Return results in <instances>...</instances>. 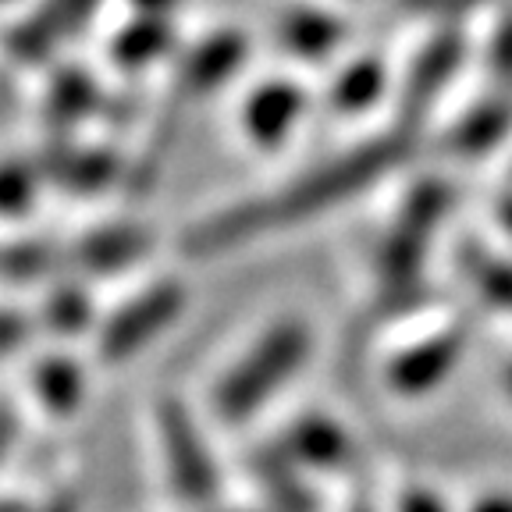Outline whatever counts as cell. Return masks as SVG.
<instances>
[{
  "mask_svg": "<svg viewBox=\"0 0 512 512\" xmlns=\"http://www.w3.org/2000/svg\"><path fill=\"white\" fill-rule=\"evenodd\" d=\"M409 153H413V132L406 128L381 132L352 150L320 160L303 175L288 178L285 185H274L260 196L203 214L182 232L178 249L192 260H210V256L239 249L253 239L281 232V228L328 214V210L349 203L352 196L367 192L384 175H392L402 160H409Z\"/></svg>",
  "mask_w": 512,
  "mask_h": 512,
  "instance_id": "obj_1",
  "label": "cell"
},
{
  "mask_svg": "<svg viewBox=\"0 0 512 512\" xmlns=\"http://www.w3.org/2000/svg\"><path fill=\"white\" fill-rule=\"evenodd\" d=\"M448 207H452V189L441 178H424L406 192V200L374 249V299L363 317V331L384 328L427 299L424 264Z\"/></svg>",
  "mask_w": 512,
  "mask_h": 512,
  "instance_id": "obj_2",
  "label": "cell"
},
{
  "mask_svg": "<svg viewBox=\"0 0 512 512\" xmlns=\"http://www.w3.org/2000/svg\"><path fill=\"white\" fill-rule=\"evenodd\" d=\"M313 335L303 320H278L256 338L232 367L217 377L210 392V409L224 424H242L278 395L281 384L299 374L310 356Z\"/></svg>",
  "mask_w": 512,
  "mask_h": 512,
  "instance_id": "obj_3",
  "label": "cell"
},
{
  "mask_svg": "<svg viewBox=\"0 0 512 512\" xmlns=\"http://www.w3.org/2000/svg\"><path fill=\"white\" fill-rule=\"evenodd\" d=\"M153 427H157L160 463L168 473V488L185 505H210L221 491V470L203 438L192 409L182 399H164L153 409Z\"/></svg>",
  "mask_w": 512,
  "mask_h": 512,
  "instance_id": "obj_4",
  "label": "cell"
},
{
  "mask_svg": "<svg viewBox=\"0 0 512 512\" xmlns=\"http://www.w3.org/2000/svg\"><path fill=\"white\" fill-rule=\"evenodd\" d=\"M182 310H185L182 281L175 278L153 281V285H146L143 292L125 299L118 310L100 320V328H96V356L104 363L132 360L153 338L164 335L182 317Z\"/></svg>",
  "mask_w": 512,
  "mask_h": 512,
  "instance_id": "obj_5",
  "label": "cell"
},
{
  "mask_svg": "<svg viewBox=\"0 0 512 512\" xmlns=\"http://www.w3.org/2000/svg\"><path fill=\"white\" fill-rule=\"evenodd\" d=\"M470 57V40L459 25H441L424 47L416 50V57L409 61L406 75H402L399 89V118L395 128H406L413 132L420 128V121L434 111L441 96L448 93L452 79L459 75V68Z\"/></svg>",
  "mask_w": 512,
  "mask_h": 512,
  "instance_id": "obj_6",
  "label": "cell"
},
{
  "mask_svg": "<svg viewBox=\"0 0 512 512\" xmlns=\"http://www.w3.org/2000/svg\"><path fill=\"white\" fill-rule=\"evenodd\" d=\"M104 0H40L4 36V54L15 64H47L96 18Z\"/></svg>",
  "mask_w": 512,
  "mask_h": 512,
  "instance_id": "obj_7",
  "label": "cell"
},
{
  "mask_svg": "<svg viewBox=\"0 0 512 512\" xmlns=\"http://www.w3.org/2000/svg\"><path fill=\"white\" fill-rule=\"evenodd\" d=\"M466 345H470V328L452 320V324H441L431 335L416 338L406 349H399L384 367V384L392 388L402 399H416V395H427L434 388L452 377V370L463 360Z\"/></svg>",
  "mask_w": 512,
  "mask_h": 512,
  "instance_id": "obj_8",
  "label": "cell"
},
{
  "mask_svg": "<svg viewBox=\"0 0 512 512\" xmlns=\"http://www.w3.org/2000/svg\"><path fill=\"white\" fill-rule=\"evenodd\" d=\"M246 57H249V40L239 29L207 32L203 40H196L192 47H185L178 54L168 96L182 107L196 104V100H207V96H214L217 89H224L242 72Z\"/></svg>",
  "mask_w": 512,
  "mask_h": 512,
  "instance_id": "obj_9",
  "label": "cell"
},
{
  "mask_svg": "<svg viewBox=\"0 0 512 512\" xmlns=\"http://www.w3.org/2000/svg\"><path fill=\"white\" fill-rule=\"evenodd\" d=\"M36 164L50 185L75 196H93L125 178L118 153L107 146H82L72 136H50L47 146L36 153Z\"/></svg>",
  "mask_w": 512,
  "mask_h": 512,
  "instance_id": "obj_10",
  "label": "cell"
},
{
  "mask_svg": "<svg viewBox=\"0 0 512 512\" xmlns=\"http://www.w3.org/2000/svg\"><path fill=\"white\" fill-rule=\"evenodd\" d=\"M306 114V89L296 79L274 75V79L256 82L242 100V136L256 150H278L285 139L299 128Z\"/></svg>",
  "mask_w": 512,
  "mask_h": 512,
  "instance_id": "obj_11",
  "label": "cell"
},
{
  "mask_svg": "<svg viewBox=\"0 0 512 512\" xmlns=\"http://www.w3.org/2000/svg\"><path fill=\"white\" fill-rule=\"evenodd\" d=\"M153 249V235L143 224H100L93 232L79 235L72 246H64V267L86 278H111L146 260Z\"/></svg>",
  "mask_w": 512,
  "mask_h": 512,
  "instance_id": "obj_12",
  "label": "cell"
},
{
  "mask_svg": "<svg viewBox=\"0 0 512 512\" xmlns=\"http://www.w3.org/2000/svg\"><path fill=\"white\" fill-rule=\"evenodd\" d=\"M107 96L93 72L79 68V64H64L50 75L47 89H43V121H47L50 136H72L75 128L89 118L104 114Z\"/></svg>",
  "mask_w": 512,
  "mask_h": 512,
  "instance_id": "obj_13",
  "label": "cell"
},
{
  "mask_svg": "<svg viewBox=\"0 0 512 512\" xmlns=\"http://www.w3.org/2000/svg\"><path fill=\"white\" fill-rule=\"evenodd\" d=\"M512 132V93L477 96L470 107H463L445 132V150L456 157L477 160L495 153Z\"/></svg>",
  "mask_w": 512,
  "mask_h": 512,
  "instance_id": "obj_14",
  "label": "cell"
},
{
  "mask_svg": "<svg viewBox=\"0 0 512 512\" xmlns=\"http://www.w3.org/2000/svg\"><path fill=\"white\" fill-rule=\"evenodd\" d=\"M274 445H278L303 473L338 470V466H345L352 456V441H349V434H345V427L324 413H306V416H299V420H292Z\"/></svg>",
  "mask_w": 512,
  "mask_h": 512,
  "instance_id": "obj_15",
  "label": "cell"
},
{
  "mask_svg": "<svg viewBox=\"0 0 512 512\" xmlns=\"http://www.w3.org/2000/svg\"><path fill=\"white\" fill-rule=\"evenodd\" d=\"M274 36H278V47L288 57H296L303 64H324L328 57L338 54V47L345 43L349 29L338 15H331L328 8H310V4H299V8L281 11L278 25H274Z\"/></svg>",
  "mask_w": 512,
  "mask_h": 512,
  "instance_id": "obj_16",
  "label": "cell"
},
{
  "mask_svg": "<svg viewBox=\"0 0 512 512\" xmlns=\"http://www.w3.org/2000/svg\"><path fill=\"white\" fill-rule=\"evenodd\" d=\"M175 54V22L157 15H132L111 40H107V61L121 75H139L153 64Z\"/></svg>",
  "mask_w": 512,
  "mask_h": 512,
  "instance_id": "obj_17",
  "label": "cell"
},
{
  "mask_svg": "<svg viewBox=\"0 0 512 512\" xmlns=\"http://www.w3.org/2000/svg\"><path fill=\"white\" fill-rule=\"evenodd\" d=\"M384 93H388V64L377 54H363L352 57L335 72L328 86V107L342 118H356V114L381 104Z\"/></svg>",
  "mask_w": 512,
  "mask_h": 512,
  "instance_id": "obj_18",
  "label": "cell"
},
{
  "mask_svg": "<svg viewBox=\"0 0 512 512\" xmlns=\"http://www.w3.org/2000/svg\"><path fill=\"white\" fill-rule=\"evenodd\" d=\"M459 274L466 278L470 292L491 310L512 317V260L488 249L484 242L466 239L459 246Z\"/></svg>",
  "mask_w": 512,
  "mask_h": 512,
  "instance_id": "obj_19",
  "label": "cell"
},
{
  "mask_svg": "<svg viewBox=\"0 0 512 512\" xmlns=\"http://www.w3.org/2000/svg\"><path fill=\"white\" fill-rule=\"evenodd\" d=\"M32 392H36V399H40V406L47 409V413L68 416L82 402L86 377H82V367L72 356L50 352V356H43V360L32 367Z\"/></svg>",
  "mask_w": 512,
  "mask_h": 512,
  "instance_id": "obj_20",
  "label": "cell"
},
{
  "mask_svg": "<svg viewBox=\"0 0 512 512\" xmlns=\"http://www.w3.org/2000/svg\"><path fill=\"white\" fill-rule=\"evenodd\" d=\"M64 271V246L50 239H15L0 246V278L8 281H47Z\"/></svg>",
  "mask_w": 512,
  "mask_h": 512,
  "instance_id": "obj_21",
  "label": "cell"
},
{
  "mask_svg": "<svg viewBox=\"0 0 512 512\" xmlns=\"http://www.w3.org/2000/svg\"><path fill=\"white\" fill-rule=\"evenodd\" d=\"M93 296H89L86 285H75V281H61V285H50L47 299L40 306V320L47 324L54 335L72 338L79 331L93 328Z\"/></svg>",
  "mask_w": 512,
  "mask_h": 512,
  "instance_id": "obj_22",
  "label": "cell"
},
{
  "mask_svg": "<svg viewBox=\"0 0 512 512\" xmlns=\"http://www.w3.org/2000/svg\"><path fill=\"white\" fill-rule=\"evenodd\" d=\"M47 185L36 157H15L0 164V217H22L36 207V196Z\"/></svg>",
  "mask_w": 512,
  "mask_h": 512,
  "instance_id": "obj_23",
  "label": "cell"
},
{
  "mask_svg": "<svg viewBox=\"0 0 512 512\" xmlns=\"http://www.w3.org/2000/svg\"><path fill=\"white\" fill-rule=\"evenodd\" d=\"M406 15L416 18H431L441 25H459L463 18H470L473 11L488 8L491 0H395Z\"/></svg>",
  "mask_w": 512,
  "mask_h": 512,
  "instance_id": "obj_24",
  "label": "cell"
},
{
  "mask_svg": "<svg viewBox=\"0 0 512 512\" xmlns=\"http://www.w3.org/2000/svg\"><path fill=\"white\" fill-rule=\"evenodd\" d=\"M488 72L502 89H512V11H505L488 36Z\"/></svg>",
  "mask_w": 512,
  "mask_h": 512,
  "instance_id": "obj_25",
  "label": "cell"
},
{
  "mask_svg": "<svg viewBox=\"0 0 512 512\" xmlns=\"http://www.w3.org/2000/svg\"><path fill=\"white\" fill-rule=\"evenodd\" d=\"M29 338V320L18 310H0V360L18 352Z\"/></svg>",
  "mask_w": 512,
  "mask_h": 512,
  "instance_id": "obj_26",
  "label": "cell"
},
{
  "mask_svg": "<svg viewBox=\"0 0 512 512\" xmlns=\"http://www.w3.org/2000/svg\"><path fill=\"white\" fill-rule=\"evenodd\" d=\"M395 512H448L445 509V502H441L434 491H427V488H409V491H402V498H399V509Z\"/></svg>",
  "mask_w": 512,
  "mask_h": 512,
  "instance_id": "obj_27",
  "label": "cell"
},
{
  "mask_svg": "<svg viewBox=\"0 0 512 512\" xmlns=\"http://www.w3.org/2000/svg\"><path fill=\"white\" fill-rule=\"evenodd\" d=\"M132 15H157V18H175V11L182 8V0H125Z\"/></svg>",
  "mask_w": 512,
  "mask_h": 512,
  "instance_id": "obj_28",
  "label": "cell"
},
{
  "mask_svg": "<svg viewBox=\"0 0 512 512\" xmlns=\"http://www.w3.org/2000/svg\"><path fill=\"white\" fill-rule=\"evenodd\" d=\"M15 434H18L15 413H11L8 406H0V463H4V456H8L11 445H15Z\"/></svg>",
  "mask_w": 512,
  "mask_h": 512,
  "instance_id": "obj_29",
  "label": "cell"
},
{
  "mask_svg": "<svg viewBox=\"0 0 512 512\" xmlns=\"http://www.w3.org/2000/svg\"><path fill=\"white\" fill-rule=\"evenodd\" d=\"M495 221H498V228L512 239V189H505L495 200Z\"/></svg>",
  "mask_w": 512,
  "mask_h": 512,
  "instance_id": "obj_30",
  "label": "cell"
},
{
  "mask_svg": "<svg viewBox=\"0 0 512 512\" xmlns=\"http://www.w3.org/2000/svg\"><path fill=\"white\" fill-rule=\"evenodd\" d=\"M470 512H512V498L509 495H488V498H480Z\"/></svg>",
  "mask_w": 512,
  "mask_h": 512,
  "instance_id": "obj_31",
  "label": "cell"
},
{
  "mask_svg": "<svg viewBox=\"0 0 512 512\" xmlns=\"http://www.w3.org/2000/svg\"><path fill=\"white\" fill-rule=\"evenodd\" d=\"M40 512H79V505H75L72 495H54Z\"/></svg>",
  "mask_w": 512,
  "mask_h": 512,
  "instance_id": "obj_32",
  "label": "cell"
},
{
  "mask_svg": "<svg viewBox=\"0 0 512 512\" xmlns=\"http://www.w3.org/2000/svg\"><path fill=\"white\" fill-rule=\"evenodd\" d=\"M498 381H502L505 395L512 399V360H505V363H502V370H498Z\"/></svg>",
  "mask_w": 512,
  "mask_h": 512,
  "instance_id": "obj_33",
  "label": "cell"
},
{
  "mask_svg": "<svg viewBox=\"0 0 512 512\" xmlns=\"http://www.w3.org/2000/svg\"><path fill=\"white\" fill-rule=\"evenodd\" d=\"M0 512H29L22 502H15V498H0Z\"/></svg>",
  "mask_w": 512,
  "mask_h": 512,
  "instance_id": "obj_34",
  "label": "cell"
},
{
  "mask_svg": "<svg viewBox=\"0 0 512 512\" xmlns=\"http://www.w3.org/2000/svg\"><path fill=\"white\" fill-rule=\"evenodd\" d=\"M352 512H370V509H352Z\"/></svg>",
  "mask_w": 512,
  "mask_h": 512,
  "instance_id": "obj_35",
  "label": "cell"
},
{
  "mask_svg": "<svg viewBox=\"0 0 512 512\" xmlns=\"http://www.w3.org/2000/svg\"><path fill=\"white\" fill-rule=\"evenodd\" d=\"M0 4H8V0H0Z\"/></svg>",
  "mask_w": 512,
  "mask_h": 512,
  "instance_id": "obj_36",
  "label": "cell"
}]
</instances>
